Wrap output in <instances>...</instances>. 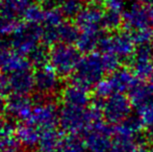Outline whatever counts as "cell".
<instances>
[{
	"mask_svg": "<svg viewBox=\"0 0 153 152\" xmlns=\"http://www.w3.org/2000/svg\"><path fill=\"white\" fill-rule=\"evenodd\" d=\"M89 152H111L113 148L114 127L102 120L94 121L83 132Z\"/></svg>",
	"mask_w": 153,
	"mask_h": 152,
	"instance_id": "ba28073f",
	"label": "cell"
},
{
	"mask_svg": "<svg viewBox=\"0 0 153 152\" xmlns=\"http://www.w3.org/2000/svg\"><path fill=\"white\" fill-rule=\"evenodd\" d=\"M130 1H132V2H135V3H137V2L142 1V0H130Z\"/></svg>",
	"mask_w": 153,
	"mask_h": 152,
	"instance_id": "8d00e7d4",
	"label": "cell"
},
{
	"mask_svg": "<svg viewBox=\"0 0 153 152\" xmlns=\"http://www.w3.org/2000/svg\"><path fill=\"white\" fill-rule=\"evenodd\" d=\"M123 23V14L117 12L105 10L103 17V25L107 30H117Z\"/></svg>",
	"mask_w": 153,
	"mask_h": 152,
	"instance_id": "f1b7e54d",
	"label": "cell"
},
{
	"mask_svg": "<svg viewBox=\"0 0 153 152\" xmlns=\"http://www.w3.org/2000/svg\"><path fill=\"white\" fill-rule=\"evenodd\" d=\"M57 152H89L85 147V141L78 138V136L68 134L61 142Z\"/></svg>",
	"mask_w": 153,
	"mask_h": 152,
	"instance_id": "cb8c5ba5",
	"label": "cell"
},
{
	"mask_svg": "<svg viewBox=\"0 0 153 152\" xmlns=\"http://www.w3.org/2000/svg\"><path fill=\"white\" fill-rule=\"evenodd\" d=\"M28 122L36 125L42 131L53 129L59 124V108L52 100L42 98L34 103L31 118Z\"/></svg>",
	"mask_w": 153,
	"mask_h": 152,
	"instance_id": "30bf717a",
	"label": "cell"
},
{
	"mask_svg": "<svg viewBox=\"0 0 153 152\" xmlns=\"http://www.w3.org/2000/svg\"><path fill=\"white\" fill-rule=\"evenodd\" d=\"M101 38H102V36L98 35V33H80L78 40L76 42V47L80 52H93L96 47H99Z\"/></svg>",
	"mask_w": 153,
	"mask_h": 152,
	"instance_id": "603a6c76",
	"label": "cell"
},
{
	"mask_svg": "<svg viewBox=\"0 0 153 152\" xmlns=\"http://www.w3.org/2000/svg\"><path fill=\"white\" fill-rule=\"evenodd\" d=\"M101 110L102 118L111 124H121L130 118L132 103L124 94L111 95L105 99H98L95 103Z\"/></svg>",
	"mask_w": 153,
	"mask_h": 152,
	"instance_id": "52a82bcc",
	"label": "cell"
},
{
	"mask_svg": "<svg viewBox=\"0 0 153 152\" xmlns=\"http://www.w3.org/2000/svg\"><path fill=\"white\" fill-rule=\"evenodd\" d=\"M135 45L139 46H146V45H151L153 41V31L151 28L141 29L131 33Z\"/></svg>",
	"mask_w": 153,
	"mask_h": 152,
	"instance_id": "4dcf8cb0",
	"label": "cell"
},
{
	"mask_svg": "<svg viewBox=\"0 0 153 152\" xmlns=\"http://www.w3.org/2000/svg\"><path fill=\"white\" fill-rule=\"evenodd\" d=\"M102 119L99 108L93 105L91 108L62 105L59 108V127L68 134L78 136L85 132L94 121Z\"/></svg>",
	"mask_w": 153,
	"mask_h": 152,
	"instance_id": "6da1fadb",
	"label": "cell"
},
{
	"mask_svg": "<svg viewBox=\"0 0 153 152\" xmlns=\"http://www.w3.org/2000/svg\"><path fill=\"white\" fill-rule=\"evenodd\" d=\"M34 102L27 95L10 94L4 100V110L12 119L21 122L30 120Z\"/></svg>",
	"mask_w": 153,
	"mask_h": 152,
	"instance_id": "5bb4252c",
	"label": "cell"
},
{
	"mask_svg": "<svg viewBox=\"0 0 153 152\" xmlns=\"http://www.w3.org/2000/svg\"><path fill=\"white\" fill-rule=\"evenodd\" d=\"M135 43L131 33H115L111 35L102 36L99 43V48L102 53H109L120 59L132 57L135 49Z\"/></svg>",
	"mask_w": 153,
	"mask_h": 152,
	"instance_id": "9c48e42d",
	"label": "cell"
},
{
	"mask_svg": "<svg viewBox=\"0 0 153 152\" xmlns=\"http://www.w3.org/2000/svg\"><path fill=\"white\" fill-rule=\"evenodd\" d=\"M62 140L61 133L55 128L43 130L41 132L40 140L36 147L39 152H57Z\"/></svg>",
	"mask_w": 153,
	"mask_h": 152,
	"instance_id": "ffe728a7",
	"label": "cell"
},
{
	"mask_svg": "<svg viewBox=\"0 0 153 152\" xmlns=\"http://www.w3.org/2000/svg\"><path fill=\"white\" fill-rule=\"evenodd\" d=\"M34 85L40 95L47 97L61 89V76L48 64L34 72Z\"/></svg>",
	"mask_w": 153,
	"mask_h": 152,
	"instance_id": "9a60e30c",
	"label": "cell"
},
{
	"mask_svg": "<svg viewBox=\"0 0 153 152\" xmlns=\"http://www.w3.org/2000/svg\"><path fill=\"white\" fill-rule=\"evenodd\" d=\"M45 8L41 4L31 3L28 7L25 10L23 14V19L25 22L31 23V24L42 25L43 20H44Z\"/></svg>",
	"mask_w": 153,
	"mask_h": 152,
	"instance_id": "484cf974",
	"label": "cell"
},
{
	"mask_svg": "<svg viewBox=\"0 0 153 152\" xmlns=\"http://www.w3.org/2000/svg\"><path fill=\"white\" fill-rule=\"evenodd\" d=\"M31 65L26 56L7 45H0V72L4 74H14L16 72L30 69Z\"/></svg>",
	"mask_w": 153,
	"mask_h": 152,
	"instance_id": "2e32d148",
	"label": "cell"
},
{
	"mask_svg": "<svg viewBox=\"0 0 153 152\" xmlns=\"http://www.w3.org/2000/svg\"><path fill=\"white\" fill-rule=\"evenodd\" d=\"M104 12L97 4L83 6L77 17L75 18V24L79 28L80 33H90L101 35L104 28L103 25Z\"/></svg>",
	"mask_w": 153,
	"mask_h": 152,
	"instance_id": "7c38bea8",
	"label": "cell"
},
{
	"mask_svg": "<svg viewBox=\"0 0 153 152\" xmlns=\"http://www.w3.org/2000/svg\"><path fill=\"white\" fill-rule=\"evenodd\" d=\"M31 4V0H0V15L18 19Z\"/></svg>",
	"mask_w": 153,
	"mask_h": 152,
	"instance_id": "44dd1931",
	"label": "cell"
},
{
	"mask_svg": "<svg viewBox=\"0 0 153 152\" xmlns=\"http://www.w3.org/2000/svg\"><path fill=\"white\" fill-rule=\"evenodd\" d=\"M43 37V26L38 24L23 22L20 23L17 29L10 36V46L23 56L29 54L40 46Z\"/></svg>",
	"mask_w": 153,
	"mask_h": 152,
	"instance_id": "8992f818",
	"label": "cell"
},
{
	"mask_svg": "<svg viewBox=\"0 0 153 152\" xmlns=\"http://www.w3.org/2000/svg\"><path fill=\"white\" fill-rule=\"evenodd\" d=\"M151 151L153 152V145H152V148H151Z\"/></svg>",
	"mask_w": 153,
	"mask_h": 152,
	"instance_id": "ab89813d",
	"label": "cell"
},
{
	"mask_svg": "<svg viewBox=\"0 0 153 152\" xmlns=\"http://www.w3.org/2000/svg\"><path fill=\"white\" fill-rule=\"evenodd\" d=\"M42 130L30 122H22L16 128V138L22 146L33 148L38 146Z\"/></svg>",
	"mask_w": 153,
	"mask_h": 152,
	"instance_id": "d6986e66",
	"label": "cell"
},
{
	"mask_svg": "<svg viewBox=\"0 0 153 152\" xmlns=\"http://www.w3.org/2000/svg\"><path fill=\"white\" fill-rule=\"evenodd\" d=\"M131 152H152L151 150H149L148 148H146V147L142 146V145H139V146H137L134 149H133Z\"/></svg>",
	"mask_w": 153,
	"mask_h": 152,
	"instance_id": "e575fe53",
	"label": "cell"
},
{
	"mask_svg": "<svg viewBox=\"0 0 153 152\" xmlns=\"http://www.w3.org/2000/svg\"><path fill=\"white\" fill-rule=\"evenodd\" d=\"M12 93L10 85V77L0 72V104L5 100Z\"/></svg>",
	"mask_w": 153,
	"mask_h": 152,
	"instance_id": "1f68e13d",
	"label": "cell"
},
{
	"mask_svg": "<svg viewBox=\"0 0 153 152\" xmlns=\"http://www.w3.org/2000/svg\"><path fill=\"white\" fill-rule=\"evenodd\" d=\"M62 98L65 105L75 108H87L91 100L89 87L75 81L62 90Z\"/></svg>",
	"mask_w": 153,
	"mask_h": 152,
	"instance_id": "e0dca14e",
	"label": "cell"
},
{
	"mask_svg": "<svg viewBox=\"0 0 153 152\" xmlns=\"http://www.w3.org/2000/svg\"><path fill=\"white\" fill-rule=\"evenodd\" d=\"M129 98L143 127L153 132V83L137 82L129 91Z\"/></svg>",
	"mask_w": 153,
	"mask_h": 152,
	"instance_id": "3957f363",
	"label": "cell"
},
{
	"mask_svg": "<svg viewBox=\"0 0 153 152\" xmlns=\"http://www.w3.org/2000/svg\"><path fill=\"white\" fill-rule=\"evenodd\" d=\"M123 24L128 30L132 33L141 29L151 28L153 22L150 4L144 5V4L134 3L133 5L126 8L123 13Z\"/></svg>",
	"mask_w": 153,
	"mask_h": 152,
	"instance_id": "8fae6325",
	"label": "cell"
},
{
	"mask_svg": "<svg viewBox=\"0 0 153 152\" xmlns=\"http://www.w3.org/2000/svg\"><path fill=\"white\" fill-rule=\"evenodd\" d=\"M102 2L104 4L105 8H106V10L122 13V10L125 7L126 0H102Z\"/></svg>",
	"mask_w": 153,
	"mask_h": 152,
	"instance_id": "d6a6232c",
	"label": "cell"
},
{
	"mask_svg": "<svg viewBox=\"0 0 153 152\" xmlns=\"http://www.w3.org/2000/svg\"><path fill=\"white\" fill-rule=\"evenodd\" d=\"M8 77H10V90L13 94L28 96L36 89L34 73H32L30 69L16 72L8 75Z\"/></svg>",
	"mask_w": 153,
	"mask_h": 152,
	"instance_id": "ac0fdd59",
	"label": "cell"
},
{
	"mask_svg": "<svg viewBox=\"0 0 153 152\" xmlns=\"http://www.w3.org/2000/svg\"><path fill=\"white\" fill-rule=\"evenodd\" d=\"M39 1H41V2H49L50 0H39Z\"/></svg>",
	"mask_w": 153,
	"mask_h": 152,
	"instance_id": "74e56055",
	"label": "cell"
},
{
	"mask_svg": "<svg viewBox=\"0 0 153 152\" xmlns=\"http://www.w3.org/2000/svg\"><path fill=\"white\" fill-rule=\"evenodd\" d=\"M19 24L20 23L18 22V19L0 15V37H10Z\"/></svg>",
	"mask_w": 153,
	"mask_h": 152,
	"instance_id": "f546056e",
	"label": "cell"
},
{
	"mask_svg": "<svg viewBox=\"0 0 153 152\" xmlns=\"http://www.w3.org/2000/svg\"><path fill=\"white\" fill-rule=\"evenodd\" d=\"M131 71L137 78L147 80L153 76V45L140 46L131 57Z\"/></svg>",
	"mask_w": 153,
	"mask_h": 152,
	"instance_id": "4fadbf2b",
	"label": "cell"
},
{
	"mask_svg": "<svg viewBox=\"0 0 153 152\" xmlns=\"http://www.w3.org/2000/svg\"><path fill=\"white\" fill-rule=\"evenodd\" d=\"M0 152H21V144L17 138L13 139L10 142L0 148Z\"/></svg>",
	"mask_w": 153,
	"mask_h": 152,
	"instance_id": "836d02e7",
	"label": "cell"
},
{
	"mask_svg": "<svg viewBox=\"0 0 153 152\" xmlns=\"http://www.w3.org/2000/svg\"><path fill=\"white\" fill-rule=\"evenodd\" d=\"M145 1L148 2V4H151V5L153 4V0H145Z\"/></svg>",
	"mask_w": 153,
	"mask_h": 152,
	"instance_id": "d590c367",
	"label": "cell"
},
{
	"mask_svg": "<svg viewBox=\"0 0 153 152\" xmlns=\"http://www.w3.org/2000/svg\"><path fill=\"white\" fill-rule=\"evenodd\" d=\"M64 15L59 7L56 6H48L45 8L44 20L42 26L44 27H59L64 22Z\"/></svg>",
	"mask_w": 153,
	"mask_h": 152,
	"instance_id": "d4e9b609",
	"label": "cell"
},
{
	"mask_svg": "<svg viewBox=\"0 0 153 152\" xmlns=\"http://www.w3.org/2000/svg\"></svg>",
	"mask_w": 153,
	"mask_h": 152,
	"instance_id": "60d3db41",
	"label": "cell"
},
{
	"mask_svg": "<svg viewBox=\"0 0 153 152\" xmlns=\"http://www.w3.org/2000/svg\"><path fill=\"white\" fill-rule=\"evenodd\" d=\"M80 59V51L72 44L57 43L49 49V65L61 77L74 74Z\"/></svg>",
	"mask_w": 153,
	"mask_h": 152,
	"instance_id": "277c9868",
	"label": "cell"
},
{
	"mask_svg": "<svg viewBox=\"0 0 153 152\" xmlns=\"http://www.w3.org/2000/svg\"><path fill=\"white\" fill-rule=\"evenodd\" d=\"M108 73L103 53L90 52L81 56L76 71L73 74L74 81L87 87H92L98 85Z\"/></svg>",
	"mask_w": 153,
	"mask_h": 152,
	"instance_id": "7a4b0ae2",
	"label": "cell"
},
{
	"mask_svg": "<svg viewBox=\"0 0 153 152\" xmlns=\"http://www.w3.org/2000/svg\"><path fill=\"white\" fill-rule=\"evenodd\" d=\"M149 81H150V82H151V83H153V76L151 77V78L149 79Z\"/></svg>",
	"mask_w": 153,
	"mask_h": 152,
	"instance_id": "f35d334b",
	"label": "cell"
},
{
	"mask_svg": "<svg viewBox=\"0 0 153 152\" xmlns=\"http://www.w3.org/2000/svg\"><path fill=\"white\" fill-rule=\"evenodd\" d=\"M59 10L65 18H76L83 8L82 0H59Z\"/></svg>",
	"mask_w": 153,
	"mask_h": 152,
	"instance_id": "4316f807",
	"label": "cell"
},
{
	"mask_svg": "<svg viewBox=\"0 0 153 152\" xmlns=\"http://www.w3.org/2000/svg\"><path fill=\"white\" fill-rule=\"evenodd\" d=\"M135 78L137 77L131 70L120 68L107 77H104L98 85H95V95L98 99H105L111 95L124 94L130 91L137 82Z\"/></svg>",
	"mask_w": 153,
	"mask_h": 152,
	"instance_id": "5b68a950",
	"label": "cell"
},
{
	"mask_svg": "<svg viewBox=\"0 0 153 152\" xmlns=\"http://www.w3.org/2000/svg\"><path fill=\"white\" fill-rule=\"evenodd\" d=\"M59 42L65 44H73L76 43L80 35V30L76 24L70 22H62L57 28Z\"/></svg>",
	"mask_w": 153,
	"mask_h": 152,
	"instance_id": "7402d4cb",
	"label": "cell"
},
{
	"mask_svg": "<svg viewBox=\"0 0 153 152\" xmlns=\"http://www.w3.org/2000/svg\"><path fill=\"white\" fill-rule=\"evenodd\" d=\"M27 59L30 62V65L33 66L34 68H41L49 64V50L46 47V45L44 46H39L34 49L30 54L27 56Z\"/></svg>",
	"mask_w": 153,
	"mask_h": 152,
	"instance_id": "83f0119b",
	"label": "cell"
}]
</instances>
